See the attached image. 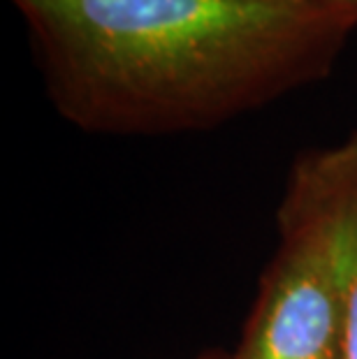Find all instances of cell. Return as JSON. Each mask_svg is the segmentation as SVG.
Segmentation results:
<instances>
[{
    "label": "cell",
    "mask_w": 357,
    "mask_h": 359,
    "mask_svg": "<svg viewBox=\"0 0 357 359\" xmlns=\"http://www.w3.org/2000/svg\"><path fill=\"white\" fill-rule=\"evenodd\" d=\"M195 359H232V355H220V353H209V355H202V357H195Z\"/></svg>",
    "instance_id": "5b68a950"
},
{
    "label": "cell",
    "mask_w": 357,
    "mask_h": 359,
    "mask_svg": "<svg viewBox=\"0 0 357 359\" xmlns=\"http://www.w3.org/2000/svg\"><path fill=\"white\" fill-rule=\"evenodd\" d=\"M281 243L232 359H344L337 264L325 206L297 156L278 206Z\"/></svg>",
    "instance_id": "7a4b0ae2"
},
{
    "label": "cell",
    "mask_w": 357,
    "mask_h": 359,
    "mask_svg": "<svg viewBox=\"0 0 357 359\" xmlns=\"http://www.w3.org/2000/svg\"><path fill=\"white\" fill-rule=\"evenodd\" d=\"M328 216L337 264L344 359H357V133L337 147L299 154Z\"/></svg>",
    "instance_id": "3957f363"
},
{
    "label": "cell",
    "mask_w": 357,
    "mask_h": 359,
    "mask_svg": "<svg viewBox=\"0 0 357 359\" xmlns=\"http://www.w3.org/2000/svg\"><path fill=\"white\" fill-rule=\"evenodd\" d=\"M47 95L93 135L202 133L328 79L357 12L321 0H10Z\"/></svg>",
    "instance_id": "6da1fadb"
},
{
    "label": "cell",
    "mask_w": 357,
    "mask_h": 359,
    "mask_svg": "<svg viewBox=\"0 0 357 359\" xmlns=\"http://www.w3.org/2000/svg\"><path fill=\"white\" fill-rule=\"evenodd\" d=\"M325 5H332V7H341V10H351L357 12V0H321Z\"/></svg>",
    "instance_id": "277c9868"
}]
</instances>
